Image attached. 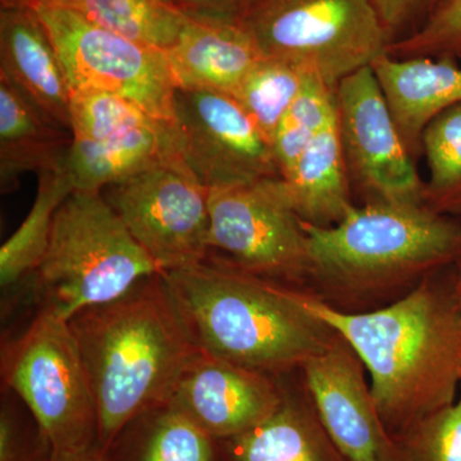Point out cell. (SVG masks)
<instances>
[{"mask_svg":"<svg viewBox=\"0 0 461 461\" xmlns=\"http://www.w3.org/2000/svg\"><path fill=\"white\" fill-rule=\"evenodd\" d=\"M175 122L182 159L206 190L281 177L271 144L230 94L176 90Z\"/></svg>","mask_w":461,"mask_h":461,"instance_id":"cell-11","label":"cell"},{"mask_svg":"<svg viewBox=\"0 0 461 461\" xmlns=\"http://www.w3.org/2000/svg\"><path fill=\"white\" fill-rule=\"evenodd\" d=\"M35 0H2V9L30 8Z\"/></svg>","mask_w":461,"mask_h":461,"instance_id":"cell-36","label":"cell"},{"mask_svg":"<svg viewBox=\"0 0 461 461\" xmlns=\"http://www.w3.org/2000/svg\"><path fill=\"white\" fill-rule=\"evenodd\" d=\"M165 53L177 89L230 95L263 58L235 20L189 16L180 38Z\"/></svg>","mask_w":461,"mask_h":461,"instance_id":"cell-18","label":"cell"},{"mask_svg":"<svg viewBox=\"0 0 461 461\" xmlns=\"http://www.w3.org/2000/svg\"><path fill=\"white\" fill-rule=\"evenodd\" d=\"M71 144V132L44 120L5 78H0V187L3 194L16 190L23 173L57 171Z\"/></svg>","mask_w":461,"mask_h":461,"instance_id":"cell-21","label":"cell"},{"mask_svg":"<svg viewBox=\"0 0 461 461\" xmlns=\"http://www.w3.org/2000/svg\"><path fill=\"white\" fill-rule=\"evenodd\" d=\"M211 254L284 286L308 282V240L282 177L208 190Z\"/></svg>","mask_w":461,"mask_h":461,"instance_id":"cell-9","label":"cell"},{"mask_svg":"<svg viewBox=\"0 0 461 461\" xmlns=\"http://www.w3.org/2000/svg\"><path fill=\"white\" fill-rule=\"evenodd\" d=\"M297 66L263 57L232 94L269 144L311 77Z\"/></svg>","mask_w":461,"mask_h":461,"instance_id":"cell-25","label":"cell"},{"mask_svg":"<svg viewBox=\"0 0 461 461\" xmlns=\"http://www.w3.org/2000/svg\"><path fill=\"white\" fill-rule=\"evenodd\" d=\"M102 193L160 273L189 268L211 254L208 190L186 166L153 167Z\"/></svg>","mask_w":461,"mask_h":461,"instance_id":"cell-10","label":"cell"},{"mask_svg":"<svg viewBox=\"0 0 461 461\" xmlns=\"http://www.w3.org/2000/svg\"><path fill=\"white\" fill-rule=\"evenodd\" d=\"M48 461H107V455L103 453L99 447L87 453L69 455V456L50 457Z\"/></svg>","mask_w":461,"mask_h":461,"instance_id":"cell-34","label":"cell"},{"mask_svg":"<svg viewBox=\"0 0 461 461\" xmlns=\"http://www.w3.org/2000/svg\"><path fill=\"white\" fill-rule=\"evenodd\" d=\"M0 78L44 120L71 132L72 87L53 42L32 8L2 9Z\"/></svg>","mask_w":461,"mask_h":461,"instance_id":"cell-15","label":"cell"},{"mask_svg":"<svg viewBox=\"0 0 461 461\" xmlns=\"http://www.w3.org/2000/svg\"><path fill=\"white\" fill-rule=\"evenodd\" d=\"M372 68L403 142L411 156L418 153L427 124L461 103V65L453 58H397L386 53Z\"/></svg>","mask_w":461,"mask_h":461,"instance_id":"cell-17","label":"cell"},{"mask_svg":"<svg viewBox=\"0 0 461 461\" xmlns=\"http://www.w3.org/2000/svg\"><path fill=\"white\" fill-rule=\"evenodd\" d=\"M454 290L461 311V260L454 266Z\"/></svg>","mask_w":461,"mask_h":461,"instance_id":"cell-35","label":"cell"},{"mask_svg":"<svg viewBox=\"0 0 461 461\" xmlns=\"http://www.w3.org/2000/svg\"><path fill=\"white\" fill-rule=\"evenodd\" d=\"M0 363L3 384L32 412L50 457L99 447L95 399L68 321L36 311L25 330L3 341Z\"/></svg>","mask_w":461,"mask_h":461,"instance_id":"cell-7","label":"cell"},{"mask_svg":"<svg viewBox=\"0 0 461 461\" xmlns=\"http://www.w3.org/2000/svg\"><path fill=\"white\" fill-rule=\"evenodd\" d=\"M157 273L102 191L75 190L54 214L47 253L26 287L36 311L68 321Z\"/></svg>","mask_w":461,"mask_h":461,"instance_id":"cell-5","label":"cell"},{"mask_svg":"<svg viewBox=\"0 0 461 461\" xmlns=\"http://www.w3.org/2000/svg\"><path fill=\"white\" fill-rule=\"evenodd\" d=\"M321 426L348 461H402L366 382V366L339 335L300 369Z\"/></svg>","mask_w":461,"mask_h":461,"instance_id":"cell-13","label":"cell"},{"mask_svg":"<svg viewBox=\"0 0 461 461\" xmlns=\"http://www.w3.org/2000/svg\"><path fill=\"white\" fill-rule=\"evenodd\" d=\"M38 176V194L32 211L0 249V285L5 291L25 287L32 280L47 253L54 214L74 191L62 166Z\"/></svg>","mask_w":461,"mask_h":461,"instance_id":"cell-22","label":"cell"},{"mask_svg":"<svg viewBox=\"0 0 461 461\" xmlns=\"http://www.w3.org/2000/svg\"><path fill=\"white\" fill-rule=\"evenodd\" d=\"M386 27L391 44L397 33L411 26L418 17L427 16L444 0H371Z\"/></svg>","mask_w":461,"mask_h":461,"instance_id":"cell-31","label":"cell"},{"mask_svg":"<svg viewBox=\"0 0 461 461\" xmlns=\"http://www.w3.org/2000/svg\"><path fill=\"white\" fill-rule=\"evenodd\" d=\"M130 41L171 50L187 16L173 0H48Z\"/></svg>","mask_w":461,"mask_h":461,"instance_id":"cell-23","label":"cell"},{"mask_svg":"<svg viewBox=\"0 0 461 461\" xmlns=\"http://www.w3.org/2000/svg\"><path fill=\"white\" fill-rule=\"evenodd\" d=\"M284 396V375L244 368L200 350L187 364L168 405L215 441L266 420Z\"/></svg>","mask_w":461,"mask_h":461,"instance_id":"cell-14","label":"cell"},{"mask_svg":"<svg viewBox=\"0 0 461 461\" xmlns=\"http://www.w3.org/2000/svg\"><path fill=\"white\" fill-rule=\"evenodd\" d=\"M162 275L199 350L244 368L281 377L302 369L338 336L284 285L249 275L214 254Z\"/></svg>","mask_w":461,"mask_h":461,"instance_id":"cell-4","label":"cell"},{"mask_svg":"<svg viewBox=\"0 0 461 461\" xmlns=\"http://www.w3.org/2000/svg\"><path fill=\"white\" fill-rule=\"evenodd\" d=\"M282 180L303 222L330 227L344 220L355 204L339 118L315 136L294 171Z\"/></svg>","mask_w":461,"mask_h":461,"instance_id":"cell-20","label":"cell"},{"mask_svg":"<svg viewBox=\"0 0 461 461\" xmlns=\"http://www.w3.org/2000/svg\"><path fill=\"white\" fill-rule=\"evenodd\" d=\"M220 442L222 461H348L321 426L300 369L284 375V396L273 414Z\"/></svg>","mask_w":461,"mask_h":461,"instance_id":"cell-16","label":"cell"},{"mask_svg":"<svg viewBox=\"0 0 461 461\" xmlns=\"http://www.w3.org/2000/svg\"><path fill=\"white\" fill-rule=\"evenodd\" d=\"M235 21L263 57L297 66L335 91L391 45L371 0H244Z\"/></svg>","mask_w":461,"mask_h":461,"instance_id":"cell-6","label":"cell"},{"mask_svg":"<svg viewBox=\"0 0 461 461\" xmlns=\"http://www.w3.org/2000/svg\"><path fill=\"white\" fill-rule=\"evenodd\" d=\"M0 461H30L14 411L3 402L0 412Z\"/></svg>","mask_w":461,"mask_h":461,"instance_id":"cell-32","label":"cell"},{"mask_svg":"<svg viewBox=\"0 0 461 461\" xmlns=\"http://www.w3.org/2000/svg\"><path fill=\"white\" fill-rule=\"evenodd\" d=\"M336 103L346 165L366 202L424 204V181L372 67L345 77Z\"/></svg>","mask_w":461,"mask_h":461,"instance_id":"cell-12","label":"cell"},{"mask_svg":"<svg viewBox=\"0 0 461 461\" xmlns=\"http://www.w3.org/2000/svg\"><path fill=\"white\" fill-rule=\"evenodd\" d=\"M149 426L138 461H217L214 442L169 405L147 412Z\"/></svg>","mask_w":461,"mask_h":461,"instance_id":"cell-28","label":"cell"},{"mask_svg":"<svg viewBox=\"0 0 461 461\" xmlns=\"http://www.w3.org/2000/svg\"><path fill=\"white\" fill-rule=\"evenodd\" d=\"M163 165H185L181 139L173 121H159L141 131L102 141L75 140L62 163L78 191H103L136 173Z\"/></svg>","mask_w":461,"mask_h":461,"instance_id":"cell-19","label":"cell"},{"mask_svg":"<svg viewBox=\"0 0 461 461\" xmlns=\"http://www.w3.org/2000/svg\"><path fill=\"white\" fill-rule=\"evenodd\" d=\"M30 8L53 42L72 90L114 94L175 122L177 87L165 51L48 0H35Z\"/></svg>","mask_w":461,"mask_h":461,"instance_id":"cell-8","label":"cell"},{"mask_svg":"<svg viewBox=\"0 0 461 461\" xmlns=\"http://www.w3.org/2000/svg\"><path fill=\"white\" fill-rule=\"evenodd\" d=\"M186 16L208 20H236L244 0H173Z\"/></svg>","mask_w":461,"mask_h":461,"instance_id":"cell-33","label":"cell"},{"mask_svg":"<svg viewBox=\"0 0 461 461\" xmlns=\"http://www.w3.org/2000/svg\"><path fill=\"white\" fill-rule=\"evenodd\" d=\"M131 100L99 93L72 90L71 132L75 140L102 141L141 131L159 122Z\"/></svg>","mask_w":461,"mask_h":461,"instance_id":"cell-27","label":"cell"},{"mask_svg":"<svg viewBox=\"0 0 461 461\" xmlns=\"http://www.w3.org/2000/svg\"><path fill=\"white\" fill-rule=\"evenodd\" d=\"M397 58H461V0H444L420 30L390 45Z\"/></svg>","mask_w":461,"mask_h":461,"instance_id":"cell-30","label":"cell"},{"mask_svg":"<svg viewBox=\"0 0 461 461\" xmlns=\"http://www.w3.org/2000/svg\"><path fill=\"white\" fill-rule=\"evenodd\" d=\"M336 118V91L320 78L311 76L304 89L288 109L273 140V153L282 178L294 171L315 136Z\"/></svg>","mask_w":461,"mask_h":461,"instance_id":"cell-26","label":"cell"},{"mask_svg":"<svg viewBox=\"0 0 461 461\" xmlns=\"http://www.w3.org/2000/svg\"><path fill=\"white\" fill-rule=\"evenodd\" d=\"M420 148L429 171L424 204L437 213L461 218V103L427 124Z\"/></svg>","mask_w":461,"mask_h":461,"instance_id":"cell-24","label":"cell"},{"mask_svg":"<svg viewBox=\"0 0 461 461\" xmlns=\"http://www.w3.org/2000/svg\"><path fill=\"white\" fill-rule=\"evenodd\" d=\"M402 461H461V384L456 400L395 439Z\"/></svg>","mask_w":461,"mask_h":461,"instance_id":"cell-29","label":"cell"},{"mask_svg":"<svg viewBox=\"0 0 461 461\" xmlns=\"http://www.w3.org/2000/svg\"><path fill=\"white\" fill-rule=\"evenodd\" d=\"M303 226L309 275L302 290L348 313L393 304L461 260V218L426 204L366 202L335 226Z\"/></svg>","mask_w":461,"mask_h":461,"instance_id":"cell-2","label":"cell"},{"mask_svg":"<svg viewBox=\"0 0 461 461\" xmlns=\"http://www.w3.org/2000/svg\"><path fill=\"white\" fill-rule=\"evenodd\" d=\"M89 377L105 455L118 436L168 405L187 364L199 353L162 273L142 278L118 299L68 320Z\"/></svg>","mask_w":461,"mask_h":461,"instance_id":"cell-3","label":"cell"},{"mask_svg":"<svg viewBox=\"0 0 461 461\" xmlns=\"http://www.w3.org/2000/svg\"><path fill=\"white\" fill-rule=\"evenodd\" d=\"M286 288L306 311L350 344L371 377L373 399L393 439L456 400L461 384V311L454 266L393 304L348 313L302 288Z\"/></svg>","mask_w":461,"mask_h":461,"instance_id":"cell-1","label":"cell"}]
</instances>
